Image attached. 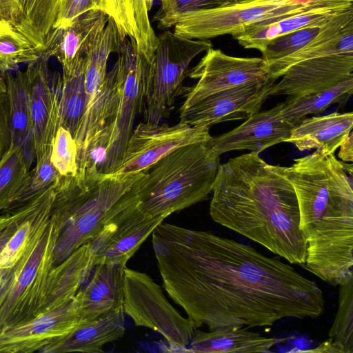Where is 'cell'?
<instances>
[{"label":"cell","mask_w":353,"mask_h":353,"mask_svg":"<svg viewBox=\"0 0 353 353\" xmlns=\"http://www.w3.org/2000/svg\"><path fill=\"white\" fill-rule=\"evenodd\" d=\"M211 48L210 39H188L170 30L157 36L145 80L144 122L157 124L169 114L176 97L185 92L183 81L191 61Z\"/></svg>","instance_id":"ba28073f"},{"label":"cell","mask_w":353,"mask_h":353,"mask_svg":"<svg viewBox=\"0 0 353 353\" xmlns=\"http://www.w3.org/2000/svg\"><path fill=\"white\" fill-rule=\"evenodd\" d=\"M108 18L103 10H92L58 31L56 41L49 50L61 63L62 74L68 75L72 72L104 29Z\"/></svg>","instance_id":"ffe728a7"},{"label":"cell","mask_w":353,"mask_h":353,"mask_svg":"<svg viewBox=\"0 0 353 353\" xmlns=\"http://www.w3.org/2000/svg\"><path fill=\"white\" fill-rule=\"evenodd\" d=\"M233 0H169L154 16L157 22L181 14L223 6Z\"/></svg>","instance_id":"e575fe53"},{"label":"cell","mask_w":353,"mask_h":353,"mask_svg":"<svg viewBox=\"0 0 353 353\" xmlns=\"http://www.w3.org/2000/svg\"><path fill=\"white\" fill-rule=\"evenodd\" d=\"M50 160L61 176H73L78 171V148L72 134L60 125L52 144Z\"/></svg>","instance_id":"4dcf8cb0"},{"label":"cell","mask_w":353,"mask_h":353,"mask_svg":"<svg viewBox=\"0 0 353 353\" xmlns=\"http://www.w3.org/2000/svg\"><path fill=\"white\" fill-rule=\"evenodd\" d=\"M160 1L161 2V6H164L168 2L169 0H160Z\"/></svg>","instance_id":"7bdbcfd3"},{"label":"cell","mask_w":353,"mask_h":353,"mask_svg":"<svg viewBox=\"0 0 353 353\" xmlns=\"http://www.w3.org/2000/svg\"><path fill=\"white\" fill-rule=\"evenodd\" d=\"M352 132H351L340 145L339 157L343 161L352 162L353 160V140Z\"/></svg>","instance_id":"f35d334b"},{"label":"cell","mask_w":353,"mask_h":353,"mask_svg":"<svg viewBox=\"0 0 353 353\" xmlns=\"http://www.w3.org/2000/svg\"><path fill=\"white\" fill-rule=\"evenodd\" d=\"M6 83L11 143L20 146L27 158L35 160L29 94L25 71L3 74Z\"/></svg>","instance_id":"603a6c76"},{"label":"cell","mask_w":353,"mask_h":353,"mask_svg":"<svg viewBox=\"0 0 353 353\" xmlns=\"http://www.w3.org/2000/svg\"><path fill=\"white\" fill-rule=\"evenodd\" d=\"M283 102L259 111L236 128L212 137L207 145L216 156L232 150H248L259 154L274 145L286 142L294 126L282 117Z\"/></svg>","instance_id":"9a60e30c"},{"label":"cell","mask_w":353,"mask_h":353,"mask_svg":"<svg viewBox=\"0 0 353 353\" xmlns=\"http://www.w3.org/2000/svg\"><path fill=\"white\" fill-rule=\"evenodd\" d=\"M328 336L343 353H353V280L339 285L338 310Z\"/></svg>","instance_id":"f546056e"},{"label":"cell","mask_w":353,"mask_h":353,"mask_svg":"<svg viewBox=\"0 0 353 353\" xmlns=\"http://www.w3.org/2000/svg\"><path fill=\"white\" fill-rule=\"evenodd\" d=\"M92 10H103L101 0H61L54 26L57 35L59 30L69 26L74 20Z\"/></svg>","instance_id":"d590c367"},{"label":"cell","mask_w":353,"mask_h":353,"mask_svg":"<svg viewBox=\"0 0 353 353\" xmlns=\"http://www.w3.org/2000/svg\"><path fill=\"white\" fill-rule=\"evenodd\" d=\"M152 242L165 290L195 328L270 327L324 312L315 281L250 245L163 222Z\"/></svg>","instance_id":"6da1fadb"},{"label":"cell","mask_w":353,"mask_h":353,"mask_svg":"<svg viewBox=\"0 0 353 353\" xmlns=\"http://www.w3.org/2000/svg\"><path fill=\"white\" fill-rule=\"evenodd\" d=\"M349 4H353V0H236L161 20L158 28L174 26V32L180 37L209 39L234 36L256 25L312 8Z\"/></svg>","instance_id":"8992f818"},{"label":"cell","mask_w":353,"mask_h":353,"mask_svg":"<svg viewBox=\"0 0 353 353\" xmlns=\"http://www.w3.org/2000/svg\"><path fill=\"white\" fill-rule=\"evenodd\" d=\"M10 143L8 101L6 93H0V159Z\"/></svg>","instance_id":"8d00e7d4"},{"label":"cell","mask_w":353,"mask_h":353,"mask_svg":"<svg viewBox=\"0 0 353 353\" xmlns=\"http://www.w3.org/2000/svg\"><path fill=\"white\" fill-rule=\"evenodd\" d=\"M52 57L48 50L28 63L25 73L33 133L35 161L52 150V144L60 124L59 99L62 76L52 72L48 60Z\"/></svg>","instance_id":"7c38bea8"},{"label":"cell","mask_w":353,"mask_h":353,"mask_svg":"<svg viewBox=\"0 0 353 353\" xmlns=\"http://www.w3.org/2000/svg\"><path fill=\"white\" fill-rule=\"evenodd\" d=\"M352 170V163L318 150L285 167L306 243L302 267L325 283L346 280L353 273Z\"/></svg>","instance_id":"3957f363"},{"label":"cell","mask_w":353,"mask_h":353,"mask_svg":"<svg viewBox=\"0 0 353 353\" xmlns=\"http://www.w3.org/2000/svg\"><path fill=\"white\" fill-rule=\"evenodd\" d=\"M350 9H353V4L314 8L256 25L232 37L244 48L261 52L278 37L307 27L322 26Z\"/></svg>","instance_id":"ac0fdd59"},{"label":"cell","mask_w":353,"mask_h":353,"mask_svg":"<svg viewBox=\"0 0 353 353\" xmlns=\"http://www.w3.org/2000/svg\"><path fill=\"white\" fill-rule=\"evenodd\" d=\"M77 174L60 176L52 213L61 225L54 258L60 264L103 225L137 199L135 183L144 174Z\"/></svg>","instance_id":"277c9868"},{"label":"cell","mask_w":353,"mask_h":353,"mask_svg":"<svg viewBox=\"0 0 353 353\" xmlns=\"http://www.w3.org/2000/svg\"><path fill=\"white\" fill-rule=\"evenodd\" d=\"M32 163L20 146L10 143L0 159V210L8 208L23 194Z\"/></svg>","instance_id":"4316f807"},{"label":"cell","mask_w":353,"mask_h":353,"mask_svg":"<svg viewBox=\"0 0 353 353\" xmlns=\"http://www.w3.org/2000/svg\"><path fill=\"white\" fill-rule=\"evenodd\" d=\"M275 81L252 82L216 92L180 108V122L209 127L234 120H246L261 110L271 97Z\"/></svg>","instance_id":"8fae6325"},{"label":"cell","mask_w":353,"mask_h":353,"mask_svg":"<svg viewBox=\"0 0 353 353\" xmlns=\"http://www.w3.org/2000/svg\"><path fill=\"white\" fill-rule=\"evenodd\" d=\"M41 56L11 23H0V73L15 71L20 63H29Z\"/></svg>","instance_id":"f1b7e54d"},{"label":"cell","mask_w":353,"mask_h":353,"mask_svg":"<svg viewBox=\"0 0 353 353\" xmlns=\"http://www.w3.org/2000/svg\"><path fill=\"white\" fill-rule=\"evenodd\" d=\"M154 0H145L146 8L149 12L153 6Z\"/></svg>","instance_id":"b9f144b4"},{"label":"cell","mask_w":353,"mask_h":353,"mask_svg":"<svg viewBox=\"0 0 353 353\" xmlns=\"http://www.w3.org/2000/svg\"><path fill=\"white\" fill-rule=\"evenodd\" d=\"M116 53L117 58L113 66L115 89L110 114L105 125L99 131L108 138L103 175L114 173L121 163L134 130L135 117L142 112L148 65L133 38L126 37Z\"/></svg>","instance_id":"52a82bcc"},{"label":"cell","mask_w":353,"mask_h":353,"mask_svg":"<svg viewBox=\"0 0 353 353\" xmlns=\"http://www.w3.org/2000/svg\"><path fill=\"white\" fill-rule=\"evenodd\" d=\"M125 331L124 310H113L94 321L78 326L54 342L48 351L102 352L103 345L121 339Z\"/></svg>","instance_id":"7402d4cb"},{"label":"cell","mask_w":353,"mask_h":353,"mask_svg":"<svg viewBox=\"0 0 353 353\" xmlns=\"http://www.w3.org/2000/svg\"><path fill=\"white\" fill-rule=\"evenodd\" d=\"M210 214L290 263L304 264L299 203L285 167L269 164L251 152L219 165Z\"/></svg>","instance_id":"7a4b0ae2"},{"label":"cell","mask_w":353,"mask_h":353,"mask_svg":"<svg viewBox=\"0 0 353 353\" xmlns=\"http://www.w3.org/2000/svg\"><path fill=\"white\" fill-rule=\"evenodd\" d=\"M327 23L322 26L302 28L271 40L261 52V57L265 61H269L295 52L312 41Z\"/></svg>","instance_id":"1f68e13d"},{"label":"cell","mask_w":353,"mask_h":353,"mask_svg":"<svg viewBox=\"0 0 353 353\" xmlns=\"http://www.w3.org/2000/svg\"><path fill=\"white\" fill-rule=\"evenodd\" d=\"M274 84L272 96H299L334 86L353 78V53L333 54L299 62Z\"/></svg>","instance_id":"2e32d148"},{"label":"cell","mask_w":353,"mask_h":353,"mask_svg":"<svg viewBox=\"0 0 353 353\" xmlns=\"http://www.w3.org/2000/svg\"><path fill=\"white\" fill-rule=\"evenodd\" d=\"M233 1H236V0H233Z\"/></svg>","instance_id":"ee69618b"},{"label":"cell","mask_w":353,"mask_h":353,"mask_svg":"<svg viewBox=\"0 0 353 353\" xmlns=\"http://www.w3.org/2000/svg\"><path fill=\"white\" fill-rule=\"evenodd\" d=\"M103 11L112 18L121 33L139 40V31L134 19L131 0H101Z\"/></svg>","instance_id":"836d02e7"},{"label":"cell","mask_w":353,"mask_h":353,"mask_svg":"<svg viewBox=\"0 0 353 353\" xmlns=\"http://www.w3.org/2000/svg\"><path fill=\"white\" fill-rule=\"evenodd\" d=\"M20 10L17 0H0V23L8 22L17 28Z\"/></svg>","instance_id":"74e56055"},{"label":"cell","mask_w":353,"mask_h":353,"mask_svg":"<svg viewBox=\"0 0 353 353\" xmlns=\"http://www.w3.org/2000/svg\"><path fill=\"white\" fill-rule=\"evenodd\" d=\"M219 157L205 143L187 145L167 154L135 183L137 208L165 219L206 199L212 192Z\"/></svg>","instance_id":"5b68a950"},{"label":"cell","mask_w":353,"mask_h":353,"mask_svg":"<svg viewBox=\"0 0 353 353\" xmlns=\"http://www.w3.org/2000/svg\"><path fill=\"white\" fill-rule=\"evenodd\" d=\"M209 127H193L185 123H139L133 130L118 169L114 175L145 172L161 159L190 144L208 142Z\"/></svg>","instance_id":"30bf717a"},{"label":"cell","mask_w":353,"mask_h":353,"mask_svg":"<svg viewBox=\"0 0 353 353\" xmlns=\"http://www.w3.org/2000/svg\"><path fill=\"white\" fill-rule=\"evenodd\" d=\"M0 93H6V83L1 73H0Z\"/></svg>","instance_id":"60d3db41"},{"label":"cell","mask_w":353,"mask_h":353,"mask_svg":"<svg viewBox=\"0 0 353 353\" xmlns=\"http://www.w3.org/2000/svg\"><path fill=\"white\" fill-rule=\"evenodd\" d=\"M125 267L110 263L94 266L91 278L75 296L79 305V326L111 311L123 309Z\"/></svg>","instance_id":"e0dca14e"},{"label":"cell","mask_w":353,"mask_h":353,"mask_svg":"<svg viewBox=\"0 0 353 353\" xmlns=\"http://www.w3.org/2000/svg\"><path fill=\"white\" fill-rule=\"evenodd\" d=\"M299 352H309L318 353H343L341 350L330 339L320 343L317 347L312 350Z\"/></svg>","instance_id":"ab89813d"},{"label":"cell","mask_w":353,"mask_h":353,"mask_svg":"<svg viewBox=\"0 0 353 353\" xmlns=\"http://www.w3.org/2000/svg\"><path fill=\"white\" fill-rule=\"evenodd\" d=\"M188 76L196 79L186 87L183 104H188L216 92L241 85L270 79L262 57H239L212 48L190 70Z\"/></svg>","instance_id":"4fadbf2b"},{"label":"cell","mask_w":353,"mask_h":353,"mask_svg":"<svg viewBox=\"0 0 353 353\" xmlns=\"http://www.w3.org/2000/svg\"><path fill=\"white\" fill-rule=\"evenodd\" d=\"M123 292L124 312L136 325L159 332L175 352H188L196 328L169 303L149 275L125 267Z\"/></svg>","instance_id":"9c48e42d"},{"label":"cell","mask_w":353,"mask_h":353,"mask_svg":"<svg viewBox=\"0 0 353 353\" xmlns=\"http://www.w3.org/2000/svg\"><path fill=\"white\" fill-rule=\"evenodd\" d=\"M84 67L85 57H83L70 74L61 75L60 124L72 134L74 139L85 107Z\"/></svg>","instance_id":"83f0119b"},{"label":"cell","mask_w":353,"mask_h":353,"mask_svg":"<svg viewBox=\"0 0 353 353\" xmlns=\"http://www.w3.org/2000/svg\"><path fill=\"white\" fill-rule=\"evenodd\" d=\"M353 92V78L321 90L288 97L281 110L283 119L295 126L310 114L323 112L332 104L344 105Z\"/></svg>","instance_id":"484cf974"},{"label":"cell","mask_w":353,"mask_h":353,"mask_svg":"<svg viewBox=\"0 0 353 353\" xmlns=\"http://www.w3.org/2000/svg\"><path fill=\"white\" fill-rule=\"evenodd\" d=\"M137 204V200L114 215L88 242L90 244L93 268L99 263L126 265L154 228L165 219L144 214Z\"/></svg>","instance_id":"5bb4252c"},{"label":"cell","mask_w":353,"mask_h":353,"mask_svg":"<svg viewBox=\"0 0 353 353\" xmlns=\"http://www.w3.org/2000/svg\"><path fill=\"white\" fill-rule=\"evenodd\" d=\"M352 112L305 118L293 128L286 142L300 151L316 149L325 154H334L352 132Z\"/></svg>","instance_id":"d6986e66"},{"label":"cell","mask_w":353,"mask_h":353,"mask_svg":"<svg viewBox=\"0 0 353 353\" xmlns=\"http://www.w3.org/2000/svg\"><path fill=\"white\" fill-rule=\"evenodd\" d=\"M20 19L17 30L43 55L56 40L54 26L61 0H17Z\"/></svg>","instance_id":"d4e9b609"},{"label":"cell","mask_w":353,"mask_h":353,"mask_svg":"<svg viewBox=\"0 0 353 353\" xmlns=\"http://www.w3.org/2000/svg\"><path fill=\"white\" fill-rule=\"evenodd\" d=\"M279 341L247 327L228 326L194 332L188 349L194 353L269 352Z\"/></svg>","instance_id":"44dd1931"},{"label":"cell","mask_w":353,"mask_h":353,"mask_svg":"<svg viewBox=\"0 0 353 353\" xmlns=\"http://www.w3.org/2000/svg\"><path fill=\"white\" fill-rule=\"evenodd\" d=\"M125 38L121 33L114 19L109 17L105 27L86 52L84 56L86 93L84 112L93 104L102 88L108 74L107 66L110 54L117 51Z\"/></svg>","instance_id":"cb8c5ba5"},{"label":"cell","mask_w":353,"mask_h":353,"mask_svg":"<svg viewBox=\"0 0 353 353\" xmlns=\"http://www.w3.org/2000/svg\"><path fill=\"white\" fill-rule=\"evenodd\" d=\"M52 151V150H51ZM51 151L36 162L31 170V176L28 185L21 196L16 201L18 203L28 200L34 194L48 188L61 176L50 160Z\"/></svg>","instance_id":"d6a6232c"}]
</instances>
